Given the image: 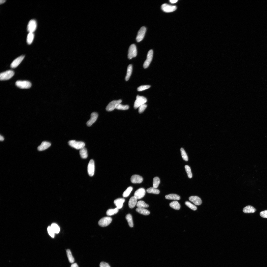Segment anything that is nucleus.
<instances>
[{"instance_id": "2f4dec72", "label": "nucleus", "mask_w": 267, "mask_h": 267, "mask_svg": "<svg viewBox=\"0 0 267 267\" xmlns=\"http://www.w3.org/2000/svg\"><path fill=\"white\" fill-rule=\"evenodd\" d=\"M66 253L69 262L72 263H74L75 261L72 255L70 250L69 249L67 250Z\"/></svg>"}, {"instance_id": "b1692460", "label": "nucleus", "mask_w": 267, "mask_h": 267, "mask_svg": "<svg viewBox=\"0 0 267 267\" xmlns=\"http://www.w3.org/2000/svg\"><path fill=\"white\" fill-rule=\"evenodd\" d=\"M132 71V66L131 64L129 65L128 67L127 74L126 76L125 79L126 81H128L131 75Z\"/></svg>"}, {"instance_id": "e433bc0d", "label": "nucleus", "mask_w": 267, "mask_h": 267, "mask_svg": "<svg viewBox=\"0 0 267 267\" xmlns=\"http://www.w3.org/2000/svg\"><path fill=\"white\" fill-rule=\"evenodd\" d=\"M185 203L188 207L194 211L197 210V207L190 202L188 201H186Z\"/></svg>"}, {"instance_id": "c9c22d12", "label": "nucleus", "mask_w": 267, "mask_h": 267, "mask_svg": "<svg viewBox=\"0 0 267 267\" xmlns=\"http://www.w3.org/2000/svg\"><path fill=\"white\" fill-rule=\"evenodd\" d=\"M185 168L189 178H191L192 177V174L190 168L189 166L186 165Z\"/></svg>"}, {"instance_id": "f257e3e1", "label": "nucleus", "mask_w": 267, "mask_h": 267, "mask_svg": "<svg viewBox=\"0 0 267 267\" xmlns=\"http://www.w3.org/2000/svg\"><path fill=\"white\" fill-rule=\"evenodd\" d=\"M147 99L144 97L137 95L134 104V108L137 109L141 105L145 104L147 102Z\"/></svg>"}, {"instance_id": "423d86ee", "label": "nucleus", "mask_w": 267, "mask_h": 267, "mask_svg": "<svg viewBox=\"0 0 267 267\" xmlns=\"http://www.w3.org/2000/svg\"><path fill=\"white\" fill-rule=\"evenodd\" d=\"M15 84L17 86L21 89H28L32 86L31 83L26 81H18Z\"/></svg>"}, {"instance_id": "c756f323", "label": "nucleus", "mask_w": 267, "mask_h": 267, "mask_svg": "<svg viewBox=\"0 0 267 267\" xmlns=\"http://www.w3.org/2000/svg\"><path fill=\"white\" fill-rule=\"evenodd\" d=\"M146 191L148 193L156 194H158L160 193V191L159 190L153 187H151L148 189L146 190Z\"/></svg>"}, {"instance_id": "7ed1b4c3", "label": "nucleus", "mask_w": 267, "mask_h": 267, "mask_svg": "<svg viewBox=\"0 0 267 267\" xmlns=\"http://www.w3.org/2000/svg\"><path fill=\"white\" fill-rule=\"evenodd\" d=\"M14 74V72L9 70L1 73L0 74V79L1 80H8L12 77Z\"/></svg>"}, {"instance_id": "bb28decb", "label": "nucleus", "mask_w": 267, "mask_h": 267, "mask_svg": "<svg viewBox=\"0 0 267 267\" xmlns=\"http://www.w3.org/2000/svg\"><path fill=\"white\" fill-rule=\"evenodd\" d=\"M34 34L33 33H29L27 38V42L28 44L30 45L32 43L34 40Z\"/></svg>"}, {"instance_id": "cd10ccee", "label": "nucleus", "mask_w": 267, "mask_h": 267, "mask_svg": "<svg viewBox=\"0 0 267 267\" xmlns=\"http://www.w3.org/2000/svg\"><path fill=\"white\" fill-rule=\"evenodd\" d=\"M136 206L138 208H145L149 207V205L143 201H139L137 202Z\"/></svg>"}, {"instance_id": "393cba45", "label": "nucleus", "mask_w": 267, "mask_h": 267, "mask_svg": "<svg viewBox=\"0 0 267 267\" xmlns=\"http://www.w3.org/2000/svg\"><path fill=\"white\" fill-rule=\"evenodd\" d=\"M136 211L138 213L144 215H148L150 214V212L144 208H137L136 209Z\"/></svg>"}, {"instance_id": "ddd939ff", "label": "nucleus", "mask_w": 267, "mask_h": 267, "mask_svg": "<svg viewBox=\"0 0 267 267\" xmlns=\"http://www.w3.org/2000/svg\"><path fill=\"white\" fill-rule=\"evenodd\" d=\"M146 193L145 190L143 188H140L135 192L134 196L137 199H140L143 198L145 196Z\"/></svg>"}, {"instance_id": "49530a36", "label": "nucleus", "mask_w": 267, "mask_h": 267, "mask_svg": "<svg viewBox=\"0 0 267 267\" xmlns=\"http://www.w3.org/2000/svg\"><path fill=\"white\" fill-rule=\"evenodd\" d=\"M71 267H79V266L76 263H75L72 264L71 266Z\"/></svg>"}, {"instance_id": "0eeeda50", "label": "nucleus", "mask_w": 267, "mask_h": 267, "mask_svg": "<svg viewBox=\"0 0 267 267\" xmlns=\"http://www.w3.org/2000/svg\"><path fill=\"white\" fill-rule=\"evenodd\" d=\"M146 31V28L144 26L141 27L138 32L136 38L137 41L139 42L143 39Z\"/></svg>"}, {"instance_id": "6ab92c4d", "label": "nucleus", "mask_w": 267, "mask_h": 267, "mask_svg": "<svg viewBox=\"0 0 267 267\" xmlns=\"http://www.w3.org/2000/svg\"><path fill=\"white\" fill-rule=\"evenodd\" d=\"M51 145V144L47 141L43 142L38 147V150L39 151H42L47 149Z\"/></svg>"}, {"instance_id": "79ce46f5", "label": "nucleus", "mask_w": 267, "mask_h": 267, "mask_svg": "<svg viewBox=\"0 0 267 267\" xmlns=\"http://www.w3.org/2000/svg\"><path fill=\"white\" fill-rule=\"evenodd\" d=\"M47 230L49 235L51 237H52V238H54V234L55 233L51 226L48 227L47 229Z\"/></svg>"}, {"instance_id": "39448f33", "label": "nucleus", "mask_w": 267, "mask_h": 267, "mask_svg": "<svg viewBox=\"0 0 267 267\" xmlns=\"http://www.w3.org/2000/svg\"><path fill=\"white\" fill-rule=\"evenodd\" d=\"M153 51L151 50L148 51L147 57V58L145 61L143 67L145 69L147 68L149 66L153 59Z\"/></svg>"}, {"instance_id": "a211bd4d", "label": "nucleus", "mask_w": 267, "mask_h": 267, "mask_svg": "<svg viewBox=\"0 0 267 267\" xmlns=\"http://www.w3.org/2000/svg\"><path fill=\"white\" fill-rule=\"evenodd\" d=\"M189 200L195 204L197 205H200L202 203L201 199L198 196H193L190 197Z\"/></svg>"}, {"instance_id": "9d476101", "label": "nucleus", "mask_w": 267, "mask_h": 267, "mask_svg": "<svg viewBox=\"0 0 267 267\" xmlns=\"http://www.w3.org/2000/svg\"><path fill=\"white\" fill-rule=\"evenodd\" d=\"M95 166L94 162L91 160L89 162L87 167V171L88 174L91 176H93L94 174Z\"/></svg>"}, {"instance_id": "f8f14e48", "label": "nucleus", "mask_w": 267, "mask_h": 267, "mask_svg": "<svg viewBox=\"0 0 267 267\" xmlns=\"http://www.w3.org/2000/svg\"><path fill=\"white\" fill-rule=\"evenodd\" d=\"M162 10L166 13H170L173 12L177 9L175 6H172L166 4H163L161 7Z\"/></svg>"}, {"instance_id": "58836bf2", "label": "nucleus", "mask_w": 267, "mask_h": 267, "mask_svg": "<svg viewBox=\"0 0 267 267\" xmlns=\"http://www.w3.org/2000/svg\"><path fill=\"white\" fill-rule=\"evenodd\" d=\"M129 105H124L121 103L118 105L116 109L119 110H126L129 109Z\"/></svg>"}, {"instance_id": "9b49d317", "label": "nucleus", "mask_w": 267, "mask_h": 267, "mask_svg": "<svg viewBox=\"0 0 267 267\" xmlns=\"http://www.w3.org/2000/svg\"><path fill=\"white\" fill-rule=\"evenodd\" d=\"M112 221V218L110 217H104L101 219L99 221L98 224L102 227H105L109 225Z\"/></svg>"}, {"instance_id": "7c9ffc66", "label": "nucleus", "mask_w": 267, "mask_h": 267, "mask_svg": "<svg viewBox=\"0 0 267 267\" xmlns=\"http://www.w3.org/2000/svg\"><path fill=\"white\" fill-rule=\"evenodd\" d=\"M160 182V179L158 177H154L153 180V187L157 189L158 187Z\"/></svg>"}, {"instance_id": "4be33fe9", "label": "nucleus", "mask_w": 267, "mask_h": 267, "mask_svg": "<svg viewBox=\"0 0 267 267\" xmlns=\"http://www.w3.org/2000/svg\"><path fill=\"white\" fill-rule=\"evenodd\" d=\"M243 211L246 213H253L255 212L256 209L253 207L249 205L244 208Z\"/></svg>"}, {"instance_id": "1a4fd4ad", "label": "nucleus", "mask_w": 267, "mask_h": 267, "mask_svg": "<svg viewBox=\"0 0 267 267\" xmlns=\"http://www.w3.org/2000/svg\"><path fill=\"white\" fill-rule=\"evenodd\" d=\"M37 27V23L35 20H31L29 22L27 27V30L29 33H34Z\"/></svg>"}, {"instance_id": "6e6552de", "label": "nucleus", "mask_w": 267, "mask_h": 267, "mask_svg": "<svg viewBox=\"0 0 267 267\" xmlns=\"http://www.w3.org/2000/svg\"><path fill=\"white\" fill-rule=\"evenodd\" d=\"M137 51L136 46L134 44H132L129 47L128 50V57L131 59L137 55Z\"/></svg>"}, {"instance_id": "20e7f679", "label": "nucleus", "mask_w": 267, "mask_h": 267, "mask_svg": "<svg viewBox=\"0 0 267 267\" xmlns=\"http://www.w3.org/2000/svg\"><path fill=\"white\" fill-rule=\"evenodd\" d=\"M121 100H114L111 102L107 105L106 108V110L108 111H112L116 109L118 105L122 102Z\"/></svg>"}, {"instance_id": "473e14b6", "label": "nucleus", "mask_w": 267, "mask_h": 267, "mask_svg": "<svg viewBox=\"0 0 267 267\" xmlns=\"http://www.w3.org/2000/svg\"><path fill=\"white\" fill-rule=\"evenodd\" d=\"M118 212V209L116 208L114 209H110L106 212V214L108 216H112L117 213Z\"/></svg>"}, {"instance_id": "a18cd8bd", "label": "nucleus", "mask_w": 267, "mask_h": 267, "mask_svg": "<svg viewBox=\"0 0 267 267\" xmlns=\"http://www.w3.org/2000/svg\"><path fill=\"white\" fill-rule=\"evenodd\" d=\"M169 1L171 3L174 4L176 3L178 0H170Z\"/></svg>"}, {"instance_id": "de8ad7c7", "label": "nucleus", "mask_w": 267, "mask_h": 267, "mask_svg": "<svg viewBox=\"0 0 267 267\" xmlns=\"http://www.w3.org/2000/svg\"><path fill=\"white\" fill-rule=\"evenodd\" d=\"M4 140V137L2 136L1 135L0 136V140L1 141H3Z\"/></svg>"}, {"instance_id": "4c0bfd02", "label": "nucleus", "mask_w": 267, "mask_h": 267, "mask_svg": "<svg viewBox=\"0 0 267 267\" xmlns=\"http://www.w3.org/2000/svg\"><path fill=\"white\" fill-rule=\"evenodd\" d=\"M181 152L182 157L183 160L186 161H188V156L183 148H181Z\"/></svg>"}, {"instance_id": "f03ea898", "label": "nucleus", "mask_w": 267, "mask_h": 267, "mask_svg": "<svg viewBox=\"0 0 267 267\" xmlns=\"http://www.w3.org/2000/svg\"><path fill=\"white\" fill-rule=\"evenodd\" d=\"M69 145L71 147L77 150H81L85 147V143L81 141H77L75 140H71L68 142Z\"/></svg>"}, {"instance_id": "412c9836", "label": "nucleus", "mask_w": 267, "mask_h": 267, "mask_svg": "<svg viewBox=\"0 0 267 267\" xmlns=\"http://www.w3.org/2000/svg\"><path fill=\"white\" fill-rule=\"evenodd\" d=\"M169 205L172 208L176 210H179L181 208L180 203L177 201H174L171 202L170 203Z\"/></svg>"}, {"instance_id": "a878e982", "label": "nucleus", "mask_w": 267, "mask_h": 267, "mask_svg": "<svg viewBox=\"0 0 267 267\" xmlns=\"http://www.w3.org/2000/svg\"><path fill=\"white\" fill-rule=\"evenodd\" d=\"M79 153L81 157L83 159H85L88 157L87 150L85 147L80 150Z\"/></svg>"}, {"instance_id": "ea45409f", "label": "nucleus", "mask_w": 267, "mask_h": 267, "mask_svg": "<svg viewBox=\"0 0 267 267\" xmlns=\"http://www.w3.org/2000/svg\"><path fill=\"white\" fill-rule=\"evenodd\" d=\"M151 87L149 85H144L140 86L138 87L137 89L138 91H142L147 89Z\"/></svg>"}, {"instance_id": "f3484780", "label": "nucleus", "mask_w": 267, "mask_h": 267, "mask_svg": "<svg viewBox=\"0 0 267 267\" xmlns=\"http://www.w3.org/2000/svg\"><path fill=\"white\" fill-rule=\"evenodd\" d=\"M125 201V200L124 198H119L115 200L114 203L116 206L117 208L120 209L122 208Z\"/></svg>"}, {"instance_id": "09e8293b", "label": "nucleus", "mask_w": 267, "mask_h": 267, "mask_svg": "<svg viewBox=\"0 0 267 267\" xmlns=\"http://www.w3.org/2000/svg\"><path fill=\"white\" fill-rule=\"evenodd\" d=\"M6 1L5 0H1L0 1V3L1 4H3L5 3Z\"/></svg>"}, {"instance_id": "72a5a7b5", "label": "nucleus", "mask_w": 267, "mask_h": 267, "mask_svg": "<svg viewBox=\"0 0 267 267\" xmlns=\"http://www.w3.org/2000/svg\"><path fill=\"white\" fill-rule=\"evenodd\" d=\"M133 189V188L131 187L128 188L123 193V197H127L129 196L132 191Z\"/></svg>"}, {"instance_id": "2eb2a0df", "label": "nucleus", "mask_w": 267, "mask_h": 267, "mask_svg": "<svg viewBox=\"0 0 267 267\" xmlns=\"http://www.w3.org/2000/svg\"><path fill=\"white\" fill-rule=\"evenodd\" d=\"M98 117V114L96 112H93L91 114L90 119L87 123V125L88 127L91 126L97 120Z\"/></svg>"}, {"instance_id": "aec40b11", "label": "nucleus", "mask_w": 267, "mask_h": 267, "mask_svg": "<svg viewBox=\"0 0 267 267\" xmlns=\"http://www.w3.org/2000/svg\"><path fill=\"white\" fill-rule=\"evenodd\" d=\"M137 198L134 196L131 198L128 203L129 206L130 208H133L136 205L137 202Z\"/></svg>"}, {"instance_id": "a19ab883", "label": "nucleus", "mask_w": 267, "mask_h": 267, "mask_svg": "<svg viewBox=\"0 0 267 267\" xmlns=\"http://www.w3.org/2000/svg\"><path fill=\"white\" fill-rule=\"evenodd\" d=\"M147 107V105L145 104L142 105L139 107L138 112L140 113L143 112Z\"/></svg>"}, {"instance_id": "f704fd0d", "label": "nucleus", "mask_w": 267, "mask_h": 267, "mask_svg": "<svg viewBox=\"0 0 267 267\" xmlns=\"http://www.w3.org/2000/svg\"><path fill=\"white\" fill-rule=\"evenodd\" d=\"M51 227L55 233H58L60 231V228L57 224L53 223L52 224Z\"/></svg>"}, {"instance_id": "dca6fc26", "label": "nucleus", "mask_w": 267, "mask_h": 267, "mask_svg": "<svg viewBox=\"0 0 267 267\" xmlns=\"http://www.w3.org/2000/svg\"><path fill=\"white\" fill-rule=\"evenodd\" d=\"M25 56L24 55L21 56L15 59L11 63V67L12 68H16L22 62Z\"/></svg>"}, {"instance_id": "4468645a", "label": "nucleus", "mask_w": 267, "mask_h": 267, "mask_svg": "<svg viewBox=\"0 0 267 267\" xmlns=\"http://www.w3.org/2000/svg\"><path fill=\"white\" fill-rule=\"evenodd\" d=\"M143 180V178L138 175H133L131 176V182L134 184L141 183L142 182Z\"/></svg>"}, {"instance_id": "c03bdc74", "label": "nucleus", "mask_w": 267, "mask_h": 267, "mask_svg": "<svg viewBox=\"0 0 267 267\" xmlns=\"http://www.w3.org/2000/svg\"><path fill=\"white\" fill-rule=\"evenodd\" d=\"M100 267H111L108 263L104 262L100 263Z\"/></svg>"}, {"instance_id": "5701e85b", "label": "nucleus", "mask_w": 267, "mask_h": 267, "mask_svg": "<svg viewBox=\"0 0 267 267\" xmlns=\"http://www.w3.org/2000/svg\"><path fill=\"white\" fill-rule=\"evenodd\" d=\"M166 199L169 200H179L180 199V196L175 194H170L165 196Z\"/></svg>"}, {"instance_id": "c85d7f7f", "label": "nucleus", "mask_w": 267, "mask_h": 267, "mask_svg": "<svg viewBox=\"0 0 267 267\" xmlns=\"http://www.w3.org/2000/svg\"><path fill=\"white\" fill-rule=\"evenodd\" d=\"M126 218L127 221L130 227H133L134 224L132 215L130 214H127L126 216Z\"/></svg>"}, {"instance_id": "37998d69", "label": "nucleus", "mask_w": 267, "mask_h": 267, "mask_svg": "<svg viewBox=\"0 0 267 267\" xmlns=\"http://www.w3.org/2000/svg\"><path fill=\"white\" fill-rule=\"evenodd\" d=\"M260 215L262 218H267V210L261 212Z\"/></svg>"}]
</instances>
